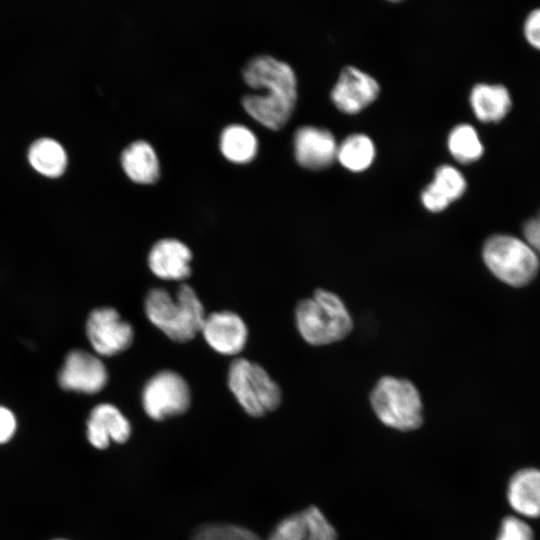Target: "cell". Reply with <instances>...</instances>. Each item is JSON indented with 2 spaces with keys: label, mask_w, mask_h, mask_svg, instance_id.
Instances as JSON below:
<instances>
[{
  "label": "cell",
  "mask_w": 540,
  "mask_h": 540,
  "mask_svg": "<svg viewBox=\"0 0 540 540\" xmlns=\"http://www.w3.org/2000/svg\"><path fill=\"white\" fill-rule=\"evenodd\" d=\"M242 74L247 84L265 90L264 94L244 95L245 110L268 128L280 129L290 118L297 100L292 67L272 56L258 55L245 64Z\"/></svg>",
  "instance_id": "obj_1"
},
{
  "label": "cell",
  "mask_w": 540,
  "mask_h": 540,
  "mask_svg": "<svg viewBox=\"0 0 540 540\" xmlns=\"http://www.w3.org/2000/svg\"><path fill=\"white\" fill-rule=\"evenodd\" d=\"M144 308L149 321L176 342L193 339L206 316L196 292L185 283L179 285L176 298L163 288L151 289Z\"/></svg>",
  "instance_id": "obj_2"
},
{
  "label": "cell",
  "mask_w": 540,
  "mask_h": 540,
  "mask_svg": "<svg viewBox=\"0 0 540 540\" xmlns=\"http://www.w3.org/2000/svg\"><path fill=\"white\" fill-rule=\"evenodd\" d=\"M295 316L300 335L311 345L340 341L353 327L343 301L336 294L323 289H317L312 298L301 300Z\"/></svg>",
  "instance_id": "obj_3"
},
{
  "label": "cell",
  "mask_w": 540,
  "mask_h": 540,
  "mask_svg": "<svg viewBox=\"0 0 540 540\" xmlns=\"http://www.w3.org/2000/svg\"><path fill=\"white\" fill-rule=\"evenodd\" d=\"M371 407L385 426L408 432L423 423V404L417 388L406 379L382 377L370 394Z\"/></svg>",
  "instance_id": "obj_4"
},
{
  "label": "cell",
  "mask_w": 540,
  "mask_h": 540,
  "mask_svg": "<svg viewBox=\"0 0 540 540\" xmlns=\"http://www.w3.org/2000/svg\"><path fill=\"white\" fill-rule=\"evenodd\" d=\"M228 386L243 410L252 417L264 416L281 403L277 383L263 367L245 358L231 363Z\"/></svg>",
  "instance_id": "obj_5"
},
{
  "label": "cell",
  "mask_w": 540,
  "mask_h": 540,
  "mask_svg": "<svg viewBox=\"0 0 540 540\" xmlns=\"http://www.w3.org/2000/svg\"><path fill=\"white\" fill-rule=\"evenodd\" d=\"M483 259L500 280L514 286L531 281L538 270V257L525 242L508 235H494L483 247Z\"/></svg>",
  "instance_id": "obj_6"
},
{
  "label": "cell",
  "mask_w": 540,
  "mask_h": 540,
  "mask_svg": "<svg viewBox=\"0 0 540 540\" xmlns=\"http://www.w3.org/2000/svg\"><path fill=\"white\" fill-rule=\"evenodd\" d=\"M191 393L185 379L178 373L163 370L153 375L142 391L145 413L155 421H162L186 412Z\"/></svg>",
  "instance_id": "obj_7"
},
{
  "label": "cell",
  "mask_w": 540,
  "mask_h": 540,
  "mask_svg": "<svg viewBox=\"0 0 540 540\" xmlns=\"http://www.w3.org/2000/svg\"><path fill=\"white\" fill-rule=\"evenodd\" d=\"M87 338L101 356H114L125 351L133 342L132 326L111 307L93 310L86 324Z\"/></svg>",
  "instance_id": "obj_8"
},
{
  "label": "cell",
  "mask_w": 540,
  "mask_h": 540,
  "mask_svg": "<svg viewBox=\"0 0 540 540\" xmlns=\"http://www.w3.org/2000/svg\"><path fill=\"white\" fill-rule=\"evenodd\" d=\"M107 380L103 362L84 350L71 351L58 374V382L63 389L85 394L100 392Z\"/></svg>",
  "instance_id": "obj_9"
},
{
  "label": "cell",
  "mask_w": 540,
  "mask_h": 540,
  "mask_svg": "<svg viewBox=\"0 0 540 540\" xmlns=\"http://www.w3.org/2000/svg\"><path fill=\"white\" fill-rule=\"evenodd\" d=\"M379 92L375 78L354 66H345L331 91V100L341 112L356 114L371 104Z\"/></svg>",
  "instance_id": "obj_10"
},
{
  "label": "cell",
  "mask_w": 540,
  "mask_h": 540,
  "mask_svg": "<svg viewBox=\"0 0 540 540\" xmlns=\"http://www.w3.org/2000/svg\"><path fill=\"white\" fill-rule=\"evenodd\" d=\"M267 540H338L335 527L316 506L280 520Z\"/></svg>",
  "instance_id": "obj_11"
},
{
  "label": "cell",
  "mask_w": 540,
  "mask_h": 540,
  "mask_svg": "<svg viewBox=\"0 0 540 540\" xmlns=\"http://www.w3.org/2000/svg\"><path fill=\"white\" fill-rule=\"evenodd\" d=\"M293 144L295 158L302 167L321 170L336 160L338 144L328 129L310 125L299 127Z\"/></svg>",
  "instance_id": "obj_12"
},
{
  "label": "cell",
  "mask_w": 540,
  "mask_h": 540,
  "mask_svg": "<svg viewBox=\"0 0 540 540\" xmlns=\"http://www.w3.org/2000/svg\"><path fill=\"white\" fill-rule=\"evenodd\" d=\"M200 332L216 352L235 355L245 346L248 330L242 318L231 311L213 312L205 316Z\"/></svg>",
  "instance_id": "obj_13"
},
{
  "label": "cell",
  "mask_w": 540,
  "mask_h": 540,
  "mask_svg": "<svg viewBox=\"0 0 540 540\" xmlns=\"http://www.w3.org/2000/svg\"><path fill=\"white\" fill-rule=\"evenodd\" d=\"M129 420L113 404L101 403L90 412L86 423V436L96 449L104 450L111 442L125 443L131 435Z\"/></svg>",
  "instance_id": "obj_14"
},
{
  "label": "cell",
  "mask_w": 540,
  "mask_h": 540,
  "mask_svg": "<svg viewBox=\"0 0 540 540\" xmlns=\"http://www.w3.org/2000/svg\"><path fill=\"white\" fill-rule=\"evenodd\" d=\"M191 259L192 253L186 244L166 238L152 246L148 254V266L160 279L180 281L190 275Z\"/></svg>",
  "instance_id": "obj_15"
},
{
  "label": "cell",
  "mask_w": 540,
  "mask_h": 540,
  "mask_svg": "<svg viewBox=\"0 0 540 540\" xmlns=\"http://www.w3.org/2000/svg\"><path fill=\"white\" fill-rule=\"evenodd\" d=\"M466 186L465 177L457 168L441 165L435 171L434 180L422 191L421 201L427 210L440 212L460 198Z\"/></svg>",
  "instance_id": "obj_16"
},
{
  "label": "cell",
  "mask_w": 540,
  "mask_h": 540,
  "mask_svg": "<svg viewBox=\"0 0 540 540\" xmlns=\"http://www.w3.org/2000/svg\"><path fill=\"white\" fill-rule=\"evenodd\" d=\"M507 499L519 514L536 518L540 516V470L525 468L517 471L509 480Z\"/></svg>",
  "instance_id": "obj_17"
},
{
  "label": "cell",
  "mask_w": 540,
  "mask_h": 540,
  "mask_svg": "<svg viewBox=\"0 0 540 540\" xmlns=\"http://www.w3.org/2000/svg\"><path fill=\"white\" fill-rule=\"evenodd\" d=\"M469 100L476 118L485 123L502 120L512 106L508 89L500 84H476L471 89Z\"/></svg>",
  "instance_id": "obj_18"
},
{
  "label": "cell",
  "mask_w": 540,
  "mask_h": 540,
  "mask_svg": "<svg viewBox=\"0 0 540 540\" xmlns=\"http://www.w3.org/2000/svg\"><path fill=\"white\" fill-rule=\"evenodd\" d=\"M121 163L126 174L136 182L151 183L159 177L158 156L145 140H136L126 146L121 154Z\"/></svg>",
  "instance_id": "obj_19"
},
{
  "label": "cell",
  "mask_w": 540,
  "mask_h": 540,
  "mask_svg": "<svg viewBox=\"0 0 540 540\" xmlns=\"http://www.w3.org/2000/svg\"><path fill=\"white\" fill-rule=\"evenodd\" d=\"M27 158L35 171L49 178L63 175L68 163L64 147L47 137L37 139L30 145Z\"/></svg>",
  "instance_id": "obj_20"
},
{
  "label": "cell",
  "mask_w": 540,
  "mask_h": 540,
  "mask_svg": "<svg viewBox=\"0 0 540 540\" xmlns=\"http://www.w3.org/2000/svg\"><path fill=\"white\" fill-rule=\"evenodd\" d=\"M257 137L254 132L242 124L226 126L220 135V149L224 156L234 162H246L257 151Z\"/></svg>",
  "instance_id": "obj_21"
},
{
  "label": "cell",
  "mask_w": 540,
  "mask_h": 540,
  "mask_svg": "<svg viewBox=\"0 0 540 540\" xmlns=\"http://www.w3.org/2000/svg\"><path fill=\"white\" fill-rule=\"evenodd\" d=\"M375 146L365 134H352L338 144L336 160L352 172H361L372 164L375 158Z\"/></svg>",
  "instance_id": "obj_22"
},
{
  "label": "cell",
  "mask_w": 540,
  "mask_h": 540,
  "mask_svg": "<svg viewBox=\"0 0 540 540\" xmlns=\"http://www.w3.org/2000/svg\"><path fill=\"white\" fill-rule=\"evenodd\" d=\"M448 149L451 155L462 164L477 161L484 152L476 129L467 123L459 124L450 131Z\"/></svg>",
  "instance_id": "obj_23"
},
{
  "label": "cell",
  "mask_w": 540,
  "mask_h": 540,
  "mask_svg": "<svg viewBox=\"0 0 540 540\" xmlns=\"http://www.w3.org/2000/svg\"><path fill=\"white\" fill-rule=\"evenodd\" d=\"M189 540H262L252 530L230 523H206L199 526Z\"/></svg>",
  "instance_id": "obj_24"
},
{
  "label": "cell",
  "mask_w": 540,
  "mask_h": 540,
  "mask_svg": "<svg viewBox=\"0 0 540 540\" xmlns=\"http://www.w3.org/2000/svg\"><path fill=\"white\" fill-rule=\"evenodd\" d=\"M496 540H534V537L523 520L508 516L502 520Z\"/></svg>",
  "instance_id": "obj_25"
},
{
  "label": "cell",
  "mask_w": 540,
  "mask_h": 540,
  "mask_svg": "<svg viewBox=\"0 0 540 540\" xmlns=\"http://www.w3.org/2000/svg\"><path fill=\"white\" fill-rule=\"evenodd\" d=\"M17 431L15 414L7 407L0 405V445L8 443Z\"/></svg>",
  "instance_id": "obj_26"
},
{
  "label": "cell",
  "mask_w": 540,
  "mask_h": 540,
  "mask_svg": "<svg viewBox=\"0 0 540 540\" xmlns=\"http://www.w3.org/2000/svg\"><path fill=\"white\" fill-rule=\"evenodd\" d=\"M523 31L529 44L540 50V8L534 9L527 15Z\"/></svg>",
  "instance_id": "obj_27"
},
{
  "label": "cell",
  "mask_w": 540,
  "mask_h": 540,
  "mask_svg": "<svg viewBox=\"0 0 540 540\" xmlns=\"http://www.w3.org/2000/svg\"><path fill=\"white\" fill-rule=\"evenodd\" d=\"M523 233L527 244L540 255V210L524 224Z\"/></svg>",
  "instance_id": "obj_28"
},
{
  "label": "cell",
  "mask_w": 540,
  "mask_h": 540,
  "mask_svg": "<svg viewBox=\"0 0 540 540\" xmlns=\"http://www.w3.org/2000/svg\"><path fill=\"white\" fill-rule=\"evenodd\" d=\"M52 540H68V539H65V538H54Z\"/></svg>",
  "instance_id": "obj_29"
}]
</instances>
